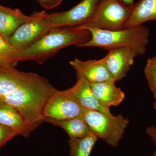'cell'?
Here are the masks:
<instances>
[{
  "label": "cell",
  "mask_w": 156,
  "mask_h": 156,
  "mask_svg": "<svg viewBox=\"0 0 156 156\" xmlns=\"http://www.w3.org/2000/svg\"><path fill=\"white\" fill-rule=\"evenodd\" d=\"M90 32L80 27L51 29L35 44L20 51L19 61H32L42 64L61 49L71 45L77 47L89 41Z\"/></svg>",
  "instance_id": "6da1fadb"
},
{
  "label": "cell",
  "mask_w": 156,
  "mask_h": 156,
  "mask_svg": "<svg viewBox=\"0 0 156 156\" xmlns=\"http://www.w3.org/2000/svg\"><path fill=\"white\" fill-rule=\"evenodd\" d=\"M90 32L91 37L87 43L77 48L95 47L108 50L121 48H128L141 56L146 52L149 41L150 29L142 24L130 28L109 30L80 26Z\"/></svg>",
  "instance_id": "7a4b0ae2"
},
{
  "label": "cell",
  "mask_w": 156,
  "mask_h": 156,
  "mask_svg": "<svg viewBox=\"0 0 156 156\" xmlns=\"http://www.w3.org/2000/svg\"><path fill=\"white\" fill-rule=\"evenodd\" d=\"M84 117L98 138L112 147L119 145L130 122L129 119L122 115H114L98 111L86 109Z\"/></svg>",
  "instance_id": "3957f363"
},
{
  "label": "cell",
  "mask_w": 156,
  "mask_h": 156,
  "mask_svg": "<svg viewBox=\"0 0 156 156\" xmlns=\"http://www.w3.org/2000/svg\"><path fill=\"white\" fill-rule=\"evenodd\" d=\"M134 5H128L122 0H101L92 17L83 25L106 30L123 29Z\"/></svg>",
  "instance_id": "277c9868"
},
{
  "label": "cell",
  "mask_w": 156,
  "mask_h": 156,
  "mask_svg": "<svg viewBox=\"0 0 156 156\" xmlns=\"http://www.w3.org/2000/svg\"><path fill=\"white\" fill-rule=\"evenodd\" d=\"M33 14V19L20 26L9 39L10 44L20 52L38 41L52 29L48 13L42 11Z\"/></svg>",
  "instance_id": "5b68a950"
},
{
  "label": "cell",
  "mask_w": 156,
  "mask_h": 156,
  "mask_svg": "<svg viewBox=\"0 0 156 156\" xmlns=\"http://www.w3.org/2000/svg\"><path fill=\"white\" fill-rule=\"evenodd\" d=\"M85 111L69 89L57 90L47 101L43 114L44 119L65 120L83 115Z\"/></svg>",
  "instance_id": "8992f818"
},
{
  "label": "cell",
  "mask_w": 156,
  "mask_h": 156,
  "mask_svg": "<svg viewBox=\"0 0 156 156\" xmlns=\"http://www.w3.org/2000/svg\"><path fill=\"white\" fill-rule=\"evenodd\" d=\"M101 0H83L68 11L48 14V19L52 28L78 27L88 22L95 13Z\"/></svg>",
  "instance_id": "52a82bcc"
},
{
  "label": "cell",
  "mask_w": 156,
  "mask_h": 156,
  "mask_svg": "<svg viewBox=\"0 0 156 156\" xmlns=\"http://www.w3.org/2000/svg\"><path fill=\"white\" fill-rule=\"evenodd\" d=\"M138 54L128 48H116L109 50L104 57L110 72L115 82L121 80L127 76Z\"/></svg>",
  "instance_id": "ba28073f"
},
{
  "label": "cell",
  "mask_w": 156,
  "mask_h": 156,
  "mask_svg": "<svg viewBox=\"0 0 156 156\" xmlns=\"http://www.w3.org/2000/svg\"><path fill=\"white\" fill-rule=\"evenodd\" d=\"M69 63L76 72L81 73L90 83L115 81L104 57L98 60L91 59L87 61L76 58L70 61Z\"/></svg>",
  "instance_id": "9c48e42d"
},
{
  "label": "cell",
  "mask_w": 156,
  "mask_h": 156,
  "mask_svg": "<svg viewBox=\"0 0 156 156\" xmlns=\"http://www.w3.org/2000/svg\"><path fill=\"white\" fill-rule=\"evenodd\" d=\"M76 73L77 81L69 89L80 105L85 109L98 111L112 114L110 108L101 105L92 92L90 83L80 73Z\"/></svg>",
  "instance_id": "30bf717a"
},
{
  "label": "cell",
  "mask_w": 156,
  "mask_h": 156,
  "mask_svg": "<svg viewBox=\"0 0 156 156\" xmlns=\"http://www.w3.org/2000/svg\"><path fill=\"white\" fill-rule=\"evenodd\" d=\"M92 92L101 105L109 108L116 106L122 102L126 97L122 89L117 87L115 81H105L90 83Z\"/></svg>",
  "instance_id": "8fae6325"
},
{
  "label": "cell",
  "mask_w": 156,
  "mask_h": 156,
  "mask_svg": "<svg viewBox=\"0 0 156 156\" xmlns=\"http://www.w3.org/2000/svg\"><path fill=\"white\" fill-rule=\"evenodd\" d=\"M33 13L27 16L19 9H11L0 5V35L9 39L20 26L33 19Z\"/></svg>",
  "instance_id": "7c38bea8"
},
{
  "label": "cell",
  "mask_w": 156,
  "mask_h": 156,
  "mask_svg": "<svg viewBox=\"0 0 156 156\" xmlns=\"http://www.w3.org/2000/svg\"><path fill=\"white\" fill-rule=\"evenodd\" d=\"M0 124L8 126L27 137L34 131L22 115L10 105L0 101Z\"/></svg>",
  "instance_id": "4fadbf2b"
},
{
  "label": "cell",
  "mask_w": 156,
  "mask_h": 156,
  "mask_svg": "<svg viewBox=\"0 0 156 156\" xmlns=\"http://www.w3.org/2000/svg\"><path fill=\"white\" fill-rule=\"evenodd\" d=\"M150 21H156V0H139L134 3L132 14L124 29L142 25Z\"/></svg>",
  "instance_id": "5bb4252c"
},
{
  "label": "cell",
  "mask_w": 156,
  "mask_h": 156,
  "mask_svg": "<svg viewBox=\"0 0 156 156\" xmlns=\"http://www.w3.org/2000/svg\"><path fill=\"white\" fill-rule=\"evenodd\" d=\"M44 121L63 128L67 133L69 139L84 137L91 132L89 125L84 118V115L65 120L45 118Z\"/></svg>",
  "instance_id": "9a60e30c"
},
{
  "label": "cell",
  "mask_w": 156,
  "mask_h": 156,
  "mask_svg": "<svg viewBox=\"0 0 156 156\" xmlns=\"http://www.w3.org/2000/svg\"><path fill=\"white\" fill-rule=\"evenodd\" d=\"M21 80L20 71L12 66L0 65V98L18 89Z\"/></svg>",
  "instance_id": "2e32d148"
},
{
  "label": "cell",
  "mask_w": 156,
  "mask_h": 156,
  "mask_svg": "<svg viewBox=\"0 0 156 156\" xmlns=\"http://www.w3.org/2000/svg\"><path fill=\"white\" fill-rule=\"evenodd\" d=\"M98 139L92 131L84 137L69 139L68 141L70 147L69 156H90Z\"/></svg>",
  "instance_id": "e0dca14e"
},
{
  "label": "cell",
  "mask_w": 156,
  "mask_h": 156,
  "mask_svg": "<svg viewBox=\"0 0 156 156\" xmlns=\"http://www.w3.org/2000/svg\"><path fill=\"white\" fill-rule=\"evenodd\" d=\"M149 87L154 95L156 94V57L149 58L144 69Z\"/></svg>",
  "instance_id": "ac0fdd59"
},
{
  "label": "cell",
  "mask_w": 156,
  "mask_h": 156,
  "mask_svg": "<svg viewBox=\"0 0 156 156\" xmlns=\"http://www.w3.org/2000/svg\"><path fill=\"white\" fill-rule=\"evenodd\" d=\"M20 52L16 50L9 41L0 35V56L19 62Z\"/></svg>",
  "instance_id": "d6986e66"
},
{
  "label": "cell",
  "mask_w": 156,
  "mask_h": 156,
  "mask_svg": "<svg viewBox=\"0 0 156 156\" xmlns=\"http://www.w3.org/2000/svg\"><path fill=\"white\" fill-rule=\"evenodd\" d=\"M18 135V132L14 129L0 124V148Z\"/></svg>",
  "instance_id": "ffe728a7"
},
{
  "label": "cell",
  "mask_w": 156,
  "mask_h": 156,
  "mask_svg": "<svg viewBox=\"0 0 156 156\" xmlns=\"http://www.w3.org/2000/svg\"><path fill=\"white\" fill-rule=\"evenodd\" d=\"M42 7L47 10L56 8L61 4L62 0H36Z\"/></svg>",
  "instance_id": "44dd1931"
},
{
  "label": "cell",
  "mask_w": 156,
  "mask_h": 156,
  "mask_svg": "<svg viewBox=\"0 0 156 156\" xmlns=\"http://www.w3.org/2000/svg\"><path fill=\"white\" fill-rule=\"evenodd\" d=\"M17 63L18 62L14 61L11 58L0 56V65L1 66L15 67Z\"/></svg>",
  "instance_id": "7402d4cb"
},
{
  "label": "cell",
  "mask_w": 156,
  "mask_h": 156,
  "mask_svg": "<svg viewBox=\"0 0 156 156\" xmlns=\"http://www.w3.org/2000/svg\"><path fill=\"white\" fill-rule=\"evenodd\" d=\"M146 133L151 137L154 144L156 146V128L154 126H151L147 129Z\"/></svg>",
  "instance_id": "603a6c76"
},
{
  "label": "cell",
  "mask_w": 156,
  "mask_h": 156,
  "mask_svg": "<svg viewBox=\"0 0 156 156\" xmlns=\"http://www.w3.org/2000/svg\"><path fill=\"white\" fill-rule=\"evenodd\" d=\"M122 1L123 2L128 5H132L134 4V0H122Z\"/></svg>",
  "instance_id": "cb8c5ba5"
},
{
  "label": "cell",
  "mask_w": 156,
  "mask_h": 156,
  "mask_svg": "<svg viewBox=\"0 0 156 156\" xmlns=\"http://www.w3.org/2000/svg\"><path fill=\"white\" fill-rule=\"evenodd\" d=\"M154 95V98H155V101L154 103L153 106H154V108L155 109L156 111V95Z\"/></svg>",
  "instance_id": "d4e9b609"
},
{
  "label": "cell",
  "mask_w": 156,
  "mask_h": 156,
  "mask_svg": "<svg viewBox=\"0 0 156 156\" xmlns=\"http://www.w3.org/2000/svg\"><path fill=\"white\" fill-rule=\"evenodd\" d=\"M152 156H156V149L154 151L153 154Z\"/></svg>",
  "instance_id": "484cf974"
},
{
  "label": "cell",
  "mask_w": 156,
  "mask_h": 156,
  "mask_svg": "<svg viewBox=\"0 0 156 156\" xmlns=\"http://www.w3.org/2000/svg\"></svg>",
  "instance_id": "4316f807"
}]
</instances>
